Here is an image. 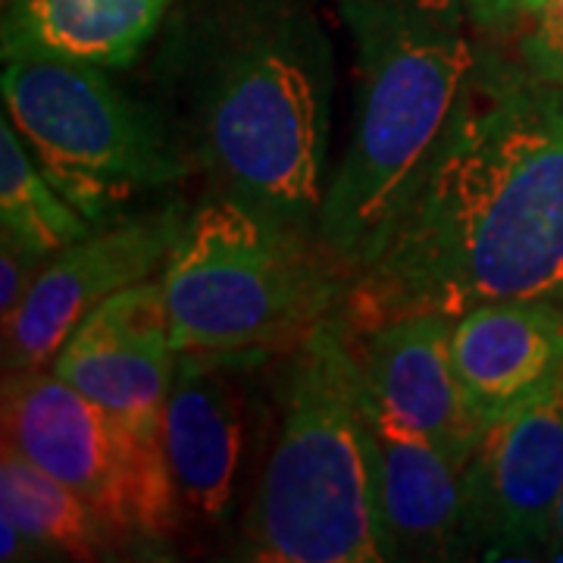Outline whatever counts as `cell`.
<instances>
[{
	"label": "cell",
	"instance_id": "cell-1",
	"mask_svg": "<svg viewBox=\"0 0 563 563\" xmlns=\"http://www.w3.org/2000/svg\"><path fill=\"white\" fill-rule=\"evenodd\" d=\"M563 303V85L479 47L457 110L339 317L351 335L420 310Z\"/></svg>",
	"mask_w": 563,
	"mask_h": 563
},
{
	"label": "cell",
	"instance_id": "cell-2",
	"mask_svg": "<svg viewBox=\"0 0 563 563\" xmlns=\"http://www.w3.org/2000/svg\"><path fill=\"white\" fill-rule=\"evenodd\" d=\"M151 85L154 110L220 198L317 229L335 57L307 0H176Z\"/></svg>",
	"mask_w": 563,
	"mask_h": 563
},
{
	"label": "cell",
	"instance_id": "cell-3",
	"mask_svg": "<svg viewBox=\"0 0 563 563\" xmlns=\"http://www.w3.org/2000/svg\"><path fill=\"white\" fill-rule=\"evenodd\" d=\"M242 561H391L373 398L344 320L317 322L276 373V429L244 514Z\"/></svg>",
	"mask_w": 563,
	"mask_h": 563
},
{
	"label": "cell",
	"instance_id": "cell-4",
	"mask_svg": "<svg viewBox=\"0 0 563 563\" xmlns=\"http://www.w3.org/2000/svg\"><path fill=\"white\" fill-rule=\"evenodd\" d=\"M357 57L354 129L320 207L357 276L379 257L479 60L463 0H342Z\"/></svg>",
	"mask_w": 563,
	"mask_h": 563
},
{
	"label": "cell",
	"instance_id": "cell-5",
	"mask_svg": "<svg viewBox=\"0 0 563 563\" xmlns=\"http://www.w3.org/2000/svg\"><path fill=\"white\" fill-rule=\"evenodd\" d=\"M351 266L313 225L213 195L188 213L161 269L176 351H288L339 313Z\"/></svg>",
	"mask_w": 563,
	"mask_h": 563
},
{
	"label": "cell",
	"instance_id": "cell-6",
	"mask_svg": "<svg viewBox=\"0 0 563 563\" xmlns=\"http://www.w3.org/2000/svg\"><path fill=\"white\" fill-rule=\"evenodd\" d=\"M0 91L32 157L91 222L195 173L154 103L129 98L101 66L13 57Z\"/></svg>",
	"mask_w": 563,
	"mask_h": 563
},
{
	"label": "cell",
	"instance_id": "cell-7",
	"mask_svg": "<svg viewBox=\"0 0 563 563\" xmlns=\"http://www.w3.org/2000/svg\"><path fill=\"white\" fill-rule=\"evenodd\" d=\"M3 442L88 504L120 544H163L181 507L163 442L81 395L54 369L3 376Z\"/></svg>",
	"mask_w": 563,
	"mask_h": 563
},
{
	"label": "cell",
	"instance_id": "cell-8",
	"mask_svg": "<svg viewBox=\"0 0 563 563\" xmlns=\"http://www.w3.org/2000/svg\"><path fill=\"white\" fill-rule=\"evenodd\" d=\"M463 492L470 558H551L563 492V369L485 426L463 470Z\"/></svg>",
	"mask_w": 563,
	"mask_h": 563
},
{
	"label": "cell",
	"instance_id": "cell-9",
	"mask_svg": "<svg viewBox=\"0 0 563 563\" xmlns=\"http://www.w3.org/2000/svg\"><path fill=\"white\" fill-rule=\"evenodd\" d=\"M185 222L181 203L122 213L54 254L3 329V376L51 366L91 310L166 266Z\"/></svg>",
	"mask_w": 563,
	"mask_h": 563
},
{
	"label": "cell",
	"instance_id": "cell-10",
	"mask_svg": "<svg viewBox=\"0 0 563 563\" xmlns=\"http://www.w3.org/2000/svg\"><path fill=\"white\" fill-rule=\"evenodd\" d=\"M263 354L179 351L163 407V448L181 517L201 526L229 520L247 451L244 383Z\"/></svg>",
	"mask_w": 563,
	"mask_h": 563
},
{
	"label": "cell",
	"instance_id": "cell-11",
	"mask_svg": "<svg viewBox=\"0 0 563 563\" xmlns=\"http://www.w3.org/2000/svg\"><path fill=\"white\" fill-rule=\"evenodd\" d=\"M176 357L163 282L144 279L91 310L51 369L144 439L163 442V407Z\"/></svg>",
	"mask_w": 563,
	"mask_h": 563
},
{
	"label": "cell",
	"instance_id": "cell-12",
	"mask_svg": "<svg viewBox=\"0 0 563 563\" xmlns=\"http://www.w3.org/2000/svg\"><path fill=\"white\" fill-rule=\"evenodd\" d=\"M454 320L442 310H420L351 335L373 404L385 417L426 435L461 470L483 439V422L466 407L451 335Z\"/></svg>",
	"mask_w": 563,
	"mask_h": 563
},
{
	"label": "cell",
	"instance_id": "cell-13",
	"mask_svg": "<svg viewBox=\"0 0 563 563\" xmlns=\"http://www.w3.org/2000/svg\"><path fill=\"white\" fill-rule=\"evenodd\" d=\"M451 357L466 407L485 429L563 369V303H479L454 320Z\"/></svg>",
	"mask_w": 563,
	"mask_h": 563
},
{
	"label": "cell",
	"instance_id": "cell-14",
	"mask_svg": "<svg viewBox=\"0 0 563 563\" xmlns=\"http://www.w3.org/2000/svg\"><path fill=\"white\" fill-rule=\"evenodd\" d=\"M373 426L379 454V507L391 561L470 558L461 466L426 435L385 417L376 404Z\"/></svg>",
	"mask_w": 563,
	"mask_h": 563
},
{
	"label": "cell",
	"instance_id": "cell-15",
	"mask_svg": "<svg viewBox=\"0 0 563 563\" xmlns=\"http://www.w3.org/2000/svg\"><path fill=\"white\" fill-rule=\"evenodd\" d=\"M176 0H3V60L44 57L125 69L161 35Z\"/></svg>",
	"mask_w": 563,
	"mask_h": 563
},
{
	"label": "cell",
	"instance_id": "cell-16",
	"mask_svg": "<svg viewBox=\"0 0 563 563\" xmlns=\"http://www.w3.org/2000/svg\"><path fill=\"white\" fill-rule=\"evenodd\" d=\"M0 514L20 526L32 558L98 561L120 544L69 485L10 442L0 451Z\"/></svg>",
	"mask_w": 563,
	"mask_h": 563
},
{
	"label": "cell",
	"instance_id": "cell-17",
	"mask_svg": "<svg viewBox=\"0 0 563 563\" xmlns=\"http://www.w3.org/2000/svg\"><path fill=\"white\" fill-rule=\"evenodd\" d=\"M0 225L3 235L32 247L47 261L101 225L88 220L47 179L7 113L0 122Z\"/></svg>",
	"mask_w": 563,
	"mask_h": 563
},
{
	"label": "cell",
	"instance_id": "cell-18",
	"mask_svg": "<svg viewBox=\"0 0 563 563\" xmlns=\"http://www.w3.org/2000/svg\"><path fill=\"white\" fill-rule=\"evenodd\" d=\"M517 41V60L542 81L563 85V0H542Z\"/></svg>",
	"mask_w": 563,
	"mask_h": 563
},
{
	"label": "cell",
	"instance_id": "cell-19",
	"mask_svg": "<svg viewBox=\"0 0 563 563\" xmlns=\"http://www.w3.org/2000/svg\"><path fill=\"white\" fill-rule=\"evenodd\" d=\"M44 263L47 257H41L32 247L0 232V322H3V329L16 320Z\"/></svg>",
	"mask_w": 563,
	"mask_h": 563
},
{
	"label": "cell",
	"instance_id": "cell-20",
	"mask_svg": "<svg viewBox=\"0 0 563 563\" xmlns=\"http://www.w3.org/2000/svg\"><path fill=\"white\" fill-rule=\"evenodd\" d=\"M463 3L473 25L483 32H507L510 25L520 22V16H526L523 0H463Z\"/></svg>",
	"mask_w": 563,
	"mask_h": 563
},
{
	"label": "cell",
	"instance_id": "cell-21",
	"mask_svg": "<svg viewBox=\"0 0 563 563\" xmlns=\"http://www.w3.org/2000/svg\"><path fill=\"white\" fill-rule=\"evenodd\" d=\"M551 558H563V492L554 510V523H551Z\"/></svg>",
	"mask_w": 563,
	"mask_h": 563
},
{
	"label": "cell",
	"instance_id": "cell-22",
	"mask_svg": "<svg viewBox=\"0 0 563 563\" xmlns=\"http://www.w3.org/2000/svg\"><path fill=\"white\" fill-rule=\"evenodd\" d=\"M539 3H542V0H523V10H526V13H532V10H536Z\"/></svg>",
	"mask_w": 563,
	"mask_h": 563
}]
</instances>
